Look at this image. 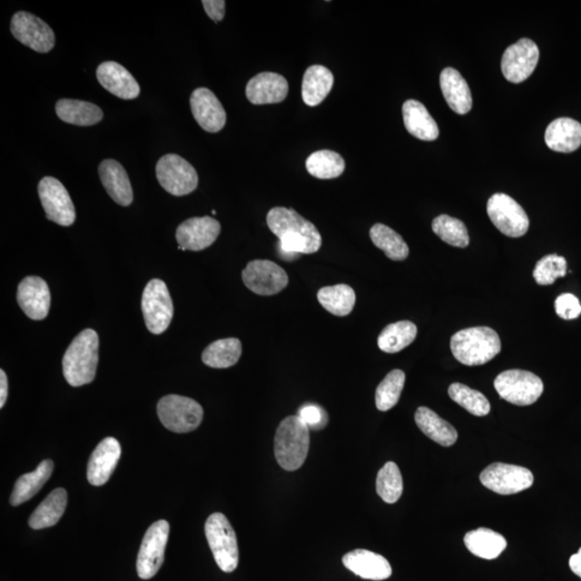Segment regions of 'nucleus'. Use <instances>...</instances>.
<instances>
[{
  "label": "nucleus",
  "instance_id": "8",
  "mask_svg": "<svg viewBox=\"0 0 581 581\" xmlns=\"http://www.w3.org/2000/svg\"><path fill=\"white\" fill-rule=\"evenodd\" d=\"M141 308L150 332L160 335L170 327L173 316V304L169 287L164 281H149L143 291Z\"/></svg>",
  "mask_w": 581,
  "mask_h": 581
},
{
  "label": "nucleus",
  "instance_id": "37",
  "mask_svg": "<svg viewBox=\"0 0 581 581\" xmlns=\"http://www.w3.org/2000/svg\"><path fill=\"white\" fill-rule=\"evenodd\" d=\"M371 242L385 253L389 259L404 261L410 255L409 245L402 236L385 224L377 223L369 231Z\"/></svg>",
  "mask_w": 581,
  "mask_h": 581
},
{
  "label": "nucleus",
  "instance_id": "6",
  "mask_svg": "<svg viewBox=\"0 0 581 581\" xmlns=\"http://www.w3.org/2000/svg\"><path fill=\"white\" fill-rule=\"evenodd\" d=\"M494 388L503 399L517 406H529L537 402L544 392V383L528 370L503 371L494 380Z\"/></svg>",
  "mask_w": 581,
  "mask_h": 581
},
{
  "label": "nucleus",
  "instance_id": "23",
  "mask_svg": "<svg viewBox=\"0 0 581 581\" xmlns=\"http://www.w3.org/2000/svg\"><path fill=\"white\" fill-rule=\"evenodd\" d=\"M343 563L349 571L363 579L380 581L392 575V567L385 556L369 550H353L344 555Z\"/></svg>",
  "mask_w": 581,
  "mask_h": 581
},
{
  "label": "nucleus",
  "instance_id": "45",
  "mask_svg": "<svg viewBox=\"0 0 581 581\" xmlns=\"http://www.w3.org/2000/svg\"><path fill=\"white\" fill-rule=\"evenodd\" d=\"M555 307L556 315L565 320L576 319L581 314L579 299L570 293H565L556 298Z\"/></svg>",
  "mask_w": 581,
  "mask_h": 581
},
{
  "label": "nucleus",
  "instance_id": "25",
  "mask_svg": "<svg viewBox=\"0 0 581 581\" xmlns=\"http://www.w3.org/2000/svg\"><path fill=\"white\" fill-rule=\"evenodd\" d=\"M545 141L555 152L576 151L581 146V124L570 118L556 119L548 125Z\"/></svg>",
  "mask_w": 581,
  "mask_h": 581
},
{
  "label": "nucleus",
  "instance_id": "18",
  "mask_svg": "<svg viewBox=\"0 0 581 581\" xmlns=\"http://www.w3.org/2000/svg\"><path fill=\"white\" fill-rule=\"evenodd\" d=\"M192 113L200 127L208 133H218L226 123V112L217 96L206 88H196L191 95Z\"/></svg>",
  "mask_w": 581,
  "mask_h": 581
},
{
  "label": "nucleus",
  "instance_id": "9",
  "mask_svg": "<svg viewBox=\"0 0 581 581\" xmlns=\"http://www.w3.org/2000/svg\"><path fill=\"white\" fill-rule=\"evenodd\" d=\"M157 178L173 196L189 195L199 185V175L187 160L178 154H166L157 164Z\"/></svg>",
  "mask_w": 581,
  "mask_h": 581
},
{
  "label": "nucleus",
  "instance_id": "36",
  "mask_svg": "<svg viewBox=\"0 0 581 581\" xmlns=\"http://www.w3.org/2000/svg\"><path fill=\"white\" fill-rule=\"evenodd\" d=\"M418 334L415 323L399 321L383 328L379 337V349L387 353L404 350L413 343Z\"/></svg>",
  "mask_w": 581,
  "mask_h": 581
},
{
  "label": "nucleus",
  "instance_id": "29",
  "mask_svg": "<svg viewBox=\"0 0 581 581\" xmlns=\"http://www.w3.org/2000/svg\"><path fill=\"white\" fill-rule=\"evenodd\" d=\"M56 111L62 121L77 127H92L104 118L103 110L98 105L77 99H59Z\"/></svg>",
  "mask_w": 581,
  "mask_h": 581
},
{
  "label": "nucleus",
  "instance_id": "41",
  "mask_svg": "<svg viewBox=\"0 0 581 581\" xmlns=\"http://www.w3.org/2000/svg\"><path fill=\"white\" fill-rule=\"evenodd\" d=\"M433 232L442 242L457 248H466L470 244L469 231L462 221L441 214L434 219Z\"/></svg>",
  "mask_w": 581,
  "mask_h": 581
},
{
  "label": "nucleus",
  "instance_id": "16",
  "mask_svg": "<svg viewBox=\"0 0 581 581\" xmlns=\"http://www.w3.org/2000/svg\"><path fill=\"white\" fill-rule=\"evenodd\" d=\"M539 50L534 41L523 38L508 47L502 57V73L512 83H521L535 70Z\"/></svg>",
  "mask_w": 581,
  "mask_h": 581
},
{
  "label": "nucleus",
  "instance_id": "30",
  "mask_svg": "<svg viewBox=\"0 0 581 581\" xmlns=\"http://www.w3.org/2000/svg\"><path fill=\"white\" fill-rule=\"evenodd\" d=\"M415 421L418 428L437 444L451 447L458 441L457 430L428 407H419Z\"/></svg>",
  "mask_w": 581,
  "mask_h": 581
},
{
  "label": "nucleus",
  "instance_id": "28",
  "mask_svg": "<svg viewBox=\"0 0 581 581\" xmlns=\"http://www.w3.org/2000/svg\"><path fill=\"white\" fill-rule=\"evenodd\" d=\"M334 86L332 71L321 65H313L305 71L302 83L304 103L319 106L327 98Z\"/></svg>",
  "mask_w": 581,
  "mask_h": 581
},
{
  "label": "nucleus",
  "instance_id": "40",
  "mask_svg": "<svg viewBox=\"0 0 581 581\" xmlns=\"http://www.w3.org/2000/svg\"><path fill=\"white\" fill-rule=\"evenodd\" d=\"M377 493L388 504H394L403 494V477L399 466L394 462H388L379 472L376 481Z\"/></svg>",
  "mask_w": 581,
  "mask_h": 581
},
{
  "label": "nucleus",
  "instance_id": "33",
  "mask_svg": "<svg viewBox=\"0 0 581 581\" xmlns=\"http://www.w3.org/2000/svg\"><path fill=\"white\" fill-rule=\"evenodd\" d=\"M67 506V493L63 488L53 490L43 503L36 508L28 520L34 530H43L56 525L62 518Z\"/></svg>",
  "mask_w": 581,
  "mask_h": 581
},
{
  "label": "nucleus",
  "instance_id": "19",
  "mask_svg": "<svg viewBox=\"0 0 581 581\" xmlns=\"http://www.w3.org/2000/svg\"><path fill=\"white\" fill-rule=\"evenodd\" d=\"M17 303L29 319L44 320L49 314L51 295L43 278L29 275L17 287Z\"/></svg>",
  "mask_w": 581,
  "mask_h": 581
},
{
  "label": "nucleus",
  "instance_id": "43",
  "mask_svg": "<svg viewBox=\"0 0 581 581\" xmlns=\"http://www.w3.org/2000/svg\"><path fill=\"white\" fill-rule=\"evenodd\" d=\"M566 273L567 262L565 257L550 254L537 262L533 277L538 285H549L555 284L556 279L565 277Z\"/></svg>",
  "mask_w": 581,
  "mask_h": 581
},
{
  "label": "nucleus",
  "instance_id": "24",
  "mask_svg": "<svg viewBox=\"0 0 581 581\" xmlns=\"http://www.w3.org/2000/svg\"><path fill=\"white\" fill-rule=\"evenodd\" d=\"M99 178L107 193L119 206L128 207L133 202V189L127 171L116 160H105L99 167Z\"/></svg>",
  "mask_w": 581,
  "mask_h": 581
},
{
  "label": "nucleus",
  "instance_id": "39",
  "mask_svg": "<svg viewBox=\"0 0 581 581\" xmlns=\"http://www.w3.org/2000/svg\"><path fill=\"white\" fill-rule=\"evenodd\" d=\"M406 376L403 370L390 371L377 388L375 400L376 407L380 411H388L399 403L402 395Z\"/></svg>",
  "mask_w": 581,
  "mask_h": 581
},
{
  "label": "nucleus",
  "instance_id": "44",
  "mask_svg": "<svg viewBox=\"0 0 581 581\" xmlns=\"http://www.w3.org/2000/svg\"><path fill=\"white\" fill-rule=\"evenodd\" d=\"M297 416L307 425L309 430L320 431L328 423L327 412L316 404H305L298 410Z\"/></svg>",
  "mask_w": 581,
  "mask_h": 581
},
{
  "label": "nucleus",
  "instance_id": "17",
  "mask_svg": "<svg viewBox=\"0 0 581 581\" xmlns=\"http://www.w3.org/2000/svg\"><path fill=\"white\" fill-rule=\"evenodd\" d=\"M221 233L219 221L212 217L191 218L178 226L179 250L202 251L217 241Z\"/></svg>",
  "mask_w": 581,
  "mask_h": 581
},
{
  "label": "nucleus",
  "instance_id": "2",
  "mask_svg": "<svg viewBox=\"0 0 581 581\" xmlns=\"http://www.w3.org/2000/svg\"><path fill=\"white\" fill-rule=\"evenodd\" d=\"M99 338L94 329L82 331L73 340L63 358V373L71 387L91 383L99 364Z\"/></svg>",
  "mask_w": 581,
  "mask_h": 581
},
{
  "label": "nucleus",
  "instance_id": "35",
  "mask_svg": "<svg viewBox=\"0 0 581 581\" xmlns=\"http://www.w3.org/2000/svg\"><path fill=\"white\" fill-rule=\"evenodd\" d=\"M243 353L241 340L225 338L213 341L202 352V362L213 368H229L237 364Z\"/></svg>",
  "mask_w": 581,
  "mask_h": 581
},
{
  "label": "nucleus",
  "instance_id": "32",
  "mask_svg": "<svg viewBox=\"0 0 581 581\" xmlns=\"http://www.w3.org/2000/svg\"><path fill=\"white\" fill-rule=\"evenodd\" d=\"M467 549L478 558L494 560L507 547L506 538L493 530L481 528L467 533L464 537Z\"/></svg>",
  "mask_w": 581,
  "mask_h": 581
},
{
  "label": "nucleus",
  "instance_id": "10",
  "mask_svg": "<svg viewBox=\"0 0 581 581\" xmlns=\"http://www.w3.org/2000/svg\"><path fill=\"white\" fill-rule=\"evenodd\" d=\"M170 537V524L157 521L148 529L137 556V573L141 579H151L163 565Z\"/></svg>",
  "mask_w": 581,
  "mask_h": 581
},
{
  "label": "nucleus",
  "instance_id": "22",
  "mask_svg": "<svg viewBox=\"0 0 581 581\" xmlns=\"http://www.w3.org/2000/svg\"><path fill=\"white\" fill-rule=\"evenodd\" d=\"M289 83L275 73H261L248 82L245 96L254 105L278 104L286 99Z\"/></svg>",
  "mask_w": 581,
  "mask_h": 581
},
{
  "label": "nucleus",
  "instance_id": "46",
  "mask_svg": "<svg viewBox=\"0 0 581 581\" xmlns=\"http://www.w3.org/2000/svg\"><path fill=\"white\" fill-rule=\"evenodd\" d=\"M203 8L206 10V14L214 22H220L223 20L225 16V2L224 0H203Z\"/></svg>",
  "mask_w": 581,
  "mask_h": 581
},
{
  "label": "nucleus",
  "instance_id": "14",
  "mask_svg": "<svg viewBox=\"0 0 581 581\" xmlns=\"http://www.w3.org/2000/svg\"><path fill=\"white\" fill-rule=\"evenodd\" d=\"M243 281L255 295L272 296L285 289L289 285V275L272 261L254 260L244 269Z\"/></svg>",
  "mask_w": 581,
  "mask_h": 581
},
{
  "label": "nucleus",
  "instance_id": "38",
  "mask_svg": "<svg viewBox=\"0 0 581 581\" xmlns=\"http://www.w3.org/2000/svg\"><path fill=\"white\" fill-rule=\"evenodd\" d=\"M306 169L315 178L335 179L343 175L346 163L340 154L331 150H320L309 155L306 160Z\"/></svg>",
  "mask_w": 581,
  "mask_h": 581
},
{
  "label": "nucleus",
  "instance_id": "34",
  "mask_svg": "<svg viewBox=\"0 0 581 581\" xmlns=\"http://www.w3.org/2000/svg\"><path fill=\"white\" fill-rule=\"evenodd\" d=\"M316 297L323 308L337 316L350 315L357 301L355 290L344 284L322 287Z\"/></svg>",
  "mask_w": 581,
  "mask_h": 581
},
{
  "label": "nucleus",
  "instance_id": "4",
  "mask_svg": "<svg viewBox=\"0 0 581 581\" xmlns=\"http://www.w3.org/2000/svg\"><path fill=\"white\" fill-rule=\"evenodd\" d=\"M309 428L298 416L280 422L275 435V455L280 467L295 472L301 469L309 452Z\"/></svg>",
  "mask_w": 581,
  "mask_h": 581
},
{
  "label": "nucleus",
  "instance_id": "31",
  "mask_svg": "<svg viewBox=\"0 0 581 581\" xmlns=\"http://www.w3.org/2000/svg\"><path fill=\"white\" fill-rule=\"evenodd\" d=\"M54 470L51 460H45L37 469L17 479L10 497L12 506H19L32 499L49 481Z\"/></svg>",
  "mask_w": 581,
  "mask_h": 581
},
{
  "label": "nucleus",
  "instance_id": "21",
  "mask_svg": "<svg viewBox=\"0 0 581 581\" xmlns=\"http://www.w3.org/2000/svg\"><path fill=\"white\" fill-rule=\"evenodd\" d=\"M96 77L100 86L121 99H135L140 94V87L130 71L117 62L101 63Z\"/></svg>",
  "mask_w": 581,
  "mask_h": 581
},
{
  "label": "nucleus",
  "instance_id": "26",
  "mask_svg": "<svg viewBox=\"0 0 581 581\" xmlns=\"http://www.w3.org/2000/svg\"><path fill=\"white\" fill-rule=\"evenodd\" d=\"M403 118L406 130L418 140L433 141L439 138V125L420 101L413 99L405 101Z\"/></svg>",
  "mask_w": 581,
  "mask_h": 581
},
{
  "label": "nucleus",
  "instance_id": "15",
  "mask_svg": "<svg viewBox=\"0 0 581 581\" xmlns=\"http://www.w3.org/2000/svg\"><path fill=\"white\" fill-rule=\"evenodd\" d=\"M10 28L16 40L36 52L47 53L56 46L53 29L29 12H16L12 16Z\"/></svg>",
  "mask_w": 581,
  "mask_h": 581
},
{
  "label": "nucleus",
  "instance_id": "1",
  "mask_svg": "<svg viewBox=\"0 0 581 581\" xmlns=\"http://www.w3.org/2000/svg\"><path fill=\"white\" fill-rule=\"evenodd\" d=\"M269 230L279 238L285 254H313L320 250L322 237L310 221L291 208L275 207L266 217Z\"/></svg>",
  "mask_w": 581,
  "mask_h": 581
},
{
  "label": "nucleus",
  "instance_id": "12",
  "mask_svg": "<svg viewBox=\"0 0 581 581\" xmlns=\"http://www.w3.org/2000/svg\"><path fill=\"white\" fill-rule=\"evenodd\" d=\"M481 482L495 493L511 495L532 487L534 476L523 466L493 463L482 472Z\"/></svg>",
  "mask_w": 581,
  "mask_h": 581
},
{
  "label": "nucleus",
  "instance_id": "47",
  "mask_svg": "<svg viewBox=\"0 0 581 581\" xmlns=\"http://www.w3.org/2000/svg\"><path fill=\"white\" fill-rule=\"evenodd\" d=\"M8 398V379L5 371L0 370V407L5 406Z\"/></svg>",
  "mask_w": 581,
  "mask_h": 581
},
{
  "label": "nucleus",
  "instance_id": "11",
  "mask_svg": "<svg viewBox=\"0 0 581 581\" xmlns=\"http://www.w3.org/2000/svg\"><path fill=\"white\" fill-rule=\"evenodd\" d=\"M487 212L496 229L508 237L524 236L529 230L528 214L511 196L496 193L490 197Z\"/></svg>",
  "mask_w": 581,
  "mask_h": 581
},
{
  "label": "nucleus",
  "instance_id": "42",
  "mask_svg": "<svg viewBox=\"0 0 581 581\" xmlns=\"http://www.w3.org/2000/svg\"><path fill=\"white\" fill-rule=\"evenodd\" d=\"M448 393L455 403L462 406L472 415L483 417L491 410L490 402L482 393L472 390L462 383H452L448 389Z\"/></svg>",
  "mask_w": 581,
  "mask_h": 581
},
{
  "label": "nucleus",
  "instance_id": "27",
  "mask_svg": "<svg viewBox=\"0 0 581 581\" xmlns=\"http://www.w3.org/2000/svg\"><path fill=\"white\" fill-rule=\"evenodd\" d=\"M441 88L449 107L458 113L466 115L472 109L471 88L464 78L454 68H445L441 74Z\"/></svg>",
  "mask_w": 581,
  "mask_h": 581
},
{
  "label": "nucleus",
  "instance_id": "5",
  "mask_svg": "<svg viewBox=\"0 0 581 581\" xmlns=\"http://www.w3.org/2000/svg\"><path fill=\"white\" fill-rule=\"evenodd\" d=\"M205 534L221 570L225 573L235 571L239 563L236 533L223 514L215 513L209 516Z\"/></svg>",
  "mask_w": 581,
  "mask_h": 581
},
{
  "label": "nucleus",
  "instance_id": "48",
  "mask_svg": "<svg viewBox=\"0 0 581 581\" xmlns=\"http://www.w3.org/2000/svg\"><path fill=\"white\" fill-rule=\"evenodd\" d=\"M570 567L572 572L581 578V548L576 555L571 556Z\"/></svg>",
  "mask_w": 581,
  "mask_h": 581
},
{
  "label": "nucleus",
  "instance_id": "3",
  "mask_svg": "<svg viewBox=\"0 0 581 581\" xmlns=\"http://www.w3.org/2000/svg\"><path fill=\"white\" fill-rule=\"evenodd\" d=\"M451 347L453 357L466 367L490 362L502 348L499 335L488 327H470L455 333Z\"/></svg>",
  "mask_w": 581,
  "mask_h": 581
},
{
  "label": "nucleus",
  "instance_id": "13",
  "mask_svg": "<svg viewBox=\"0 0 581 581\" xmlns=\"http://www.w3.org/2000/svg\"><path fill=\"white\" fill-rule=\"evenodd\" d=\"M38 193L47 220L62 226H70L76 221L73 201L59 180L45 177L38 185Z\"/></svg>",
  "mask_w": 581,
  "mask_h": 581
},
{
  "label": "nucleus",
  "instance_id": "20",
  "mask_svg": "<svg viewBox=\"0 0 581 581\" xmlns=\"http://www.w3.org/2000/svg\"><path fill=\"white\" fill-rule=\"evenodd\" d=\"M121 445L113 439L107 437L95 448L88 465V481L92 486H103L109 481L115 472L119 458H121Z\"/></svg>",
  "mask_w": 581,
  "mask_h": 581
},
{
  "label": "nucleus",
  "instance_id": "7",
  "mask_svg": "<svg viewBox=\"0 0 581 581\" xmlns=\"http://www.w3.org/2000/svg\"><path fill=\"white\" fill-rule=\"evenodd\" d=\"M158 416L171 432L189 433L200 427L203 410L194 399L171 394L160 399Z\"/></svg>",
  "mask_w": 581,
  "mask_h": 581
}]
</instances>
